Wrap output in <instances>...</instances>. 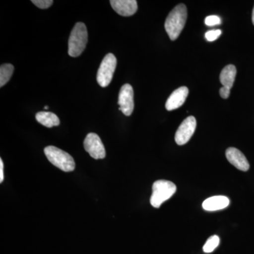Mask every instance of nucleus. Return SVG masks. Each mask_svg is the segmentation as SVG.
<instances>
[{"label": "nucleus", "mask_w": 254, "mask_h": 254, "mask_svg": "<svg viewBox=\"0 0 254 254\" xmlns=\"http://www.w3.org/2000/svg\"><path fill=\"white\" fill-rule=\"evenodd\" d=\"M187 18V6L184 4L177 5L169 14L165 21V28L172 41H175L180 36L185 28Z\"/></svg>", "instance_id": "obj_1"}, {"label": "nucleus", "mask_w": 254, "mask_h": 254, "mask_svg": "<svg viewBox=\"0 0 254 254\" xmlns=\"http://www.w3.org/2000/svg\"><path fill=\"white\" fill-rule=\"evenodd\" d=\"M88 43V31L86 25L78 22L75 25L69 39H68V53L69 56L76 58L82 54Z\"/></svg>", "instance_id": "obj_2"}, {"label": "nucleus", "mask_w": 254, "mask_h": 254, "mask_svg": "<svg viewBox=\"0 0 254 254\" xmlns=\"http://www.w3.org/2000/svg\"><path fill=\"white\" fill-rule=\"evenodd\" d=\"M44 153L50 163L63 171L68 173L74 170V160L66 152L50 145L45 148Z\"/></svg>", "instance_id": "obj_3"}, {"label": "nucleus", "mask_w": 254, "mask_h": 254, "mask_svg": "<svg viewBox=\"0 0 254 254\" xmlns=\"http://www.w3.org/2000/svg\"><path fill=\"white\" fill-rule=\"evenodd\" d=\"M177 187L175 184L167 180H158L153 185V193L150 197V204L154 208H160L164 202L170 199L175 192Z\"/></svg>", "instance_id": "obj_4"}, {"label": "nucleus", "mask_w": 254, "mask_h": 254, "mask_svg": "<svg viewBox=\"0 0 254 254\" xmlns=\"http://www.w3.org/2000/svg\"><path fill=\"white\" fill-rule=\"evenodd\" d=\"M117 58L112 53H109L105 57L100 64L97 73V81L103 88L109 86L113 80L114 73L117 67Z\"/></svg>", "instance_id": "obj_5"}, {"label": "nucleus", "mask_w": 254, "mask_h": 254, "mask_svg": "<svg viewBox=\"0 0 254 254\" xmlns=\"http://www.w3.org/2000/svg\"><path fill=\"white\" fill-rule=\"evenodd\" d=\"M85 150L89 153L92 158L103 159L106 156L105 146L98 135L95 133H90L87 135L83 142Z\"/></svg>", "instance_id": "obj_6"}, {"label": "nucleus", "mask_w": 254, "mask_h": 254, "mask_svg": "<svg viewBox=\"0 0 254 254\" xmlns=\"http://www.w3.org/2000/svg\"><path fill=\"white\" fill-rule=\"evenodd\" d=\"M196 128V120L194 117L190 116L185 119L175 133V141L180 145L188 143Z\"/></svg>", "instance_id": "obj_7"}, {"label": "nucleus", "mask_w": 254, "mask_h": 254, "mask_svg": "<svg viewBox=\"0 0 254 254\" xmlns=\"http://www.w3.org/2000/svg\"><path fill=\"white\" fill-rule=\"evenodd\" d=\"M119 110L123 112L126 116H130L134 109L133 101V90L130 84L124 85L119 93Z\"/></svg>", "instance_id": "obj_8"}, {"label": "nucleus", "mask_w": 254, "mask_h": 254, "mask_svg": "<svg viewBox=\"0 0 254 254\" xmlns=\"http://www.w3.org/2000/svg\"><path fill=\"white\" fill-rule=\"evenodd\" d=\"M113 9L123 16H131L136 12L138 4L136 0H111Z\"/></svg>", "instance_id": "obj_9"}, {"label": "nucleus", "mask_w": 254, "mask_h": 254, "mask_svg": "<svg viewBox=\"0 0 254 254\" xmlns=\"http://www.w3.org/2000/svg\"><path fill=\"white\" fill-rule=\"evenodd\" d=\"M226 157L227 160L238 170L247 172L250 169V165L248 160L240 150L235 148H227Z\"/></svg>", "instance_id": "obj_10"}, {"label": "nucleus", "mask_w": 254, "mask_h": 254, "mask_svg": "<svg viewBox=\"0 0 254 254\" xmlns=\"http://www.w3.org/2000/svg\"><path fill=\"white\" fill-rule=\"evenodd\" d=\"M189 95V89L186 86L180 87L172 93L167 100L165 108L168 111L180 108L186 101Z\"/></svg>", "instance_id": "obj_11"}, {"label": "nucleus", "mask_w": 254, "mask_h": 254, "mask_svg": "<svg viewBox=\"0 0 254 254\" xmlns=\"http://www.w3.org/2000/svg\"><path fill=\"white\" fill-rule=\"evenodd\" d=\"M230 204V200L224 195H215L207 198L203 203V208L207 211H215L227 208Z\"/></svg>", "instance_id": "obj_12"}, {"label": "nucleus", "mask_w": 254, "mask_h": 254, "mask_svg": "<svg viewBox=\"0 0 254 254\" xmlns=\"http://www.w3.org/2000/svg\"><path fill=\"white\" fill-rule=\"evenodd\" d=\"M237 75V68L235 65L229 64L222 70L220 75V81L222 86L231 89Z\"/></svg>", "instance_id": "obj_13"}, {"label": "nucleus", "mask_w": 254, "mask_h": 254, "mask_svg": "<svg viewBox=\"0 0 254 254\" xmlns=\"http://www.w3.org/2000/svg\"><path fill=\"white\" fill-rule=\"evenodd\" d=\"M36 119L38 123L48 128L59 126L60 125V119L55 114L50 112H39L36 114Z\"/></svg>", "instance_id": "obj_14"}, {"label": "nucleus", "mask_w": 254, "mask_h": 254, "mask_svg": "<svg viewBox=\"0 0 254 254\" xmlns=\"http://www.w3.org/2000/svg\"><path fill=\"white\" fill-rule=\"evenodd\" d=\"M14 67L11 64H4L0 67V86L2 87L9 81L13 73Z\"/></svg>", "instance_id": "obj_15"}, {"label": "nucleus", "mask_w": 254, "mask_h": 254, "mask_svg": "<svg viewBox=\"0 0 254 254\" xmlns=\"http://www.w3.org/2000/svg\"><path fill=\"white\" fill-rule=\"evenodd\" d=\"M219 244H220V238L218 236L214 235L210 237L203 246V252L205 253H211L218 247Z\"/></svg>", "instance_id": "obj_16"}, {"label": "nucleus", "mask_w": 254, "mask_h": 254, "mask_svg": "<svg viewBox=\"0 0 254 254\" xmlns=\"http://www.w3.org/2000/svg\"><path fill=\"white\" fill-rule=\"evenodd\" d=\"M31 1L38 8L43 9H48L53 4V0H32Z\"/></svg>", "instance_id": "obj_17"}, {"label": "nucleus", "mask_w": 254, "mask_h": 254, "mask_svg": "<svg viewBox=\"0 0 254 254\" xmlns=\"http://www.w3.org/2000/svg\"><path fill=\"white\" fill-rule=\"evenodd\" d=\"M222 31L220 30H212L205 33V38L209 42L216 41L221 35Z\"/></svg>", "instance_id": "obj_18"}, {"label": "nucleus", "mask_w": 254, "mask_h": 254, "mask_svg": "<svg viewBox=\"0 0 254 254\" xmlns=\"http://www.w3.org/2000/svg\"><path fill=\"white\" fill-rule=\"evenodd\" d=\"M205 23L208 26H216V25H220L221 23V20L219 16L212 15V16H207L205 18Z\"/></svg>", "instance_id": "obj_19"}, {"label": "nucleus", "mask_w": 254, "mask_h": 254, "mask_svg": "<svg viewBox=\"0 0 254 254\" xmlns=\"http://www.w3.org/2000/svg\"><path fill=\"white\" fill-rule=\"evenodd\" d=\"M220 95L223 99H227L229 98L230 95V88H227V87L223 86L220 88Z\"/></svg>", "instance_id": "obj_20"}, {"label": "nucleus", "mask_w": 254, "mask_h": 254, "mask_svg": "<svg viewBox=\"0 0 254 254\" xmlns=\"http://www.w3.org/2000/svg\"><path fill=\"white\" fill-rule=\"evenodd\" d=\"M4 180V164L2 160H0V182H2Z\"/></svg>", "instance_id": "obj_21"}, {"label": "nucleus", "mask_w": 254, "mask_h": 254, "mask_svg": "<svg viewBox=\"0 0 254 254\" xmlns=\"http://www.w3.org/2000/svg\"><path fill=\"white\" fill-rule=\"evenodd\" d=\"M252 22H253L254 25V6L253 9V12H252Z\"/></svg>", "instance_id": "obj_22"}, {"label": "nucleus", "mask_w": 254, "mask_h": 254, "mask_svg": "<svg viewBox=\"0 0 254 254\" xmlns=\"http://www.w3.org/2000/svg\"><path fill=\"white\" fill-rule=\"evenodd\" d=\"M48 108H49V107H48V106L45 107V110H48Z\"/></svg>", "instance_id": "obj_23"}]
</instances>
